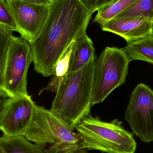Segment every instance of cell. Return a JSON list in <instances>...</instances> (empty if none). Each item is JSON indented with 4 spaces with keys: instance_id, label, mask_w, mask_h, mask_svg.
<instances>
[{
    "instance_id": "obj_17",
    "label": "cell",
    "mask_w": 153,
    "mask_h": 153,
    "mask_svg": "<svg viewBox=\"0 0 153 153\" xmlns=\"http://www.w3.org/2000/svg\"><path fill=\"white\" fill-rule=\"evenodd\" d=\"M0 24L8 29L18 32L15 20L4 4L0 1Z\"/></svg>"
},
{
    "instance_id": "obj_16",
    "label": "cell",
    "mask_w": 153,
    "mask_h": 153,
    "mask_svg": "<svg viewBox=\"0 0 153 153\" xmlns=\"http://www.w3.org/2000/svg\"><path fill=\"white\" fill-rule=\"evenodd\" d=\"M145 17L153 20V0H137L116 18Z\"/></svg>"
},
{
    "instance_id": "obj_18",
    "label": "cell",
    "mask_w": 153,
    "mask_h": 153,
    "mask_svg": "<svg viewBox=\"0 0 153 153\" xmlns=\"http://www.w3.org/2000/svg\"><path fill=\"white\" fill-rule=\"evenodd\" d=\"M116 0H81L84 5L91 13Z\"/></svg>"
},
{
    "instance_id": "obj_14",
    "label": "cell",
    "mask_w": 153,
    "mask_h": 153,
    "mask_svg": "<svg viewBox=\"0 0 153 153\" xmlns=\"http://www.w3.org/2000/svg\"><path fill=\"white\" fill-rule=\"evenodd\" d=\"M72 47V44L57 62L54 69L53 77L50 79L47 86L41 90V92L45 90H49L56 93L59 87L65 82L70 73L69 65Z\"/></svg>"
},
{
    "instance_id": "obj_10",
    "label": "cell",
    "mask_w": 153,
    "mask_h": 153,
    "mask_svg": "<svg viewBox=\"0 0 153 153\" xmlns=\"http://www.w3.org/2000/svg\"><path fill=\"white\" fill-rule=\"evenodd\" d=\"M102 30L120 36L127 42L136 41L153 32V20L145 17L115 18L102 25Z\"/></svg>"
},
{
    "instance_id": "obj_8",
    "label": "cell",
    "mask_w": 153,
    "mask_h": 153,
    "mask_svg": "<svg viewBox=\"0 0 153 153\" xmlns=\"http://www.w3.org/2000/svg\"><path fill=\"white\" fill-rule=\"evenodd\" d=\"M36 104L29 95L4 98L0 107V129L4 135H22L30 123Z\"/></svg>"
},
{
    "instance_id": "obj_4",
    "label": "cell",
    "mask_w": 153,
    "mask_h": 153,
    "mask_svg": "<svg viewBox=\"0 0 153 153\" xmlns=\"http://www.w3.org/2000/svg\"><path fill=\"white\" fill-rule=\"evenodd\" d=\"M84 149L107 153H134L137 144L132 133L118 119L107 122L91 114L75 126Z\"/></svg>"
},
{
    "instance_id": "obj_13",
    "label": "cell",
    "mask_w": 153,
    "mask_h": 153,
    "mask_svg": "<svg viewBox=\"0 0 153 153\" xmlns=\"http://www.w3.org/2000/svg\"><path fill=\"white\" fill-rule=\"evenodd\" d=\"M1 153H45L38 145L32 143L23 135L0 138Z\"/></svg>"
},
{
    "instance_id": "obj_1",
    "label": "cell",
    "mask_w": 153,
    "mask_h": 153,
    "mask_svg": "<svg viewBox=\"0 0 153 153\" xmlns=\"http://www.w3.org/2000/svg\"><path fill=\"white\" fill-rule=\"evenodd\" d=\"M46 22L31 42L34 70L45 77L53 75L57 62L75 40L86 33L91 13L81 0H54Z\"/></svg>"
},
{
    "instance_id": "obj_7",
    "label": "cell",
    "mask_w": 153,
    "mask_h": 153,
    "mask_svg": "<svg viewBox=\"0 0 153 153\" xmlns=\"http://www.w3.org/2000/svg\"><path fill=\"white\" fill-rule=\"evenodd\" d=\"M125 120L143 142H153V90L145 84L137 85L131 94Z\"/></svg>"
},
{
    "instance_id": "obj_15",
    "label": "cell",
    "mask_w": 153,
    "mask_h": 153,
    "mask_svg": "<svg viewBox=\"0 0 153 153\" xmlns=\"http://www.w3.org/2000/svg\"><path fill=\"white\" fill-rule=\"evenodd\" d=\"M137 1L116 0L98 10L93 20L94 22H97L101 26L105 22L116 18Z\"/></svg>"
},
{
    "instance_id": "obj_19",
    "label": "cell",
    "mask_w": 153,
    "mask_h": 153,
    "mask_svg": "<svg viewBox=\"0 0 153 153\" xmlns=\"http://www.w3.org/2000/svg\"><path fill=\"white\" fill-rule=\"evenodd\" d=\"M13 1H20L29 3L49 6L51 4L54 0H13Z\"/></svg>"
},
{
    "instance_id": "obj_3",
    "label": "cell",
    "mask_w": 153,
    "mask_h": 153,
    "mask_svg": "<svg viewBox=\"0 0 153 153\" xmlns=\"http://www.w3.org/2000/svg\"><path fill=\"white\" fill-rule=\"evenodd\" d=\"M96 56L81 69L69 74L52 102L51 110L73 127L90 114Z\"/></svg>"
},
{
    "instance_id": "obj_5",
    "label": "cell",
    "mask_w": 153,
    "mask_h": 153,
    "mask_svg": "<svg viewBox=\"0 0 153 153\" xmlns=\"http://www.w3.org/2000/svg\"><path fill=\"white\" fill-rule=\"evenodd\" d=\"M130 62L123 48L107 47L102 52L94 66L92 106L125 82Z\"/></svg>"
},
{
    "instance_id": "obj_6",
    "label": "cell",
    "mask_w": 153,
    "mask_h": 153,
    "mask_svg": "<svg viewBox=\"0 0 153 153\" xmlns=\"http://www.w3.org/2000/svg\"><path fill=\"white\" fill-rule=\"evenodd\" d=\"M33 62L29 42L24 38L13 39L5 63L0 70V95L4 98L28 94L27 74Z\"/></svg>"
},
{
    "instance_id": "obj_11",
    "label": "cell",
    "mask_w": 153,
    "mask_h": 153,
    "mask_svg": "<svg viewBox=\"0 0 153 153\" xmlns=\"http://www.w3.org/2000/svg\"><path fill=\"white\" fill-rule=\"evenodd\" d=\"M95 55L93 43L87 33L78 37L72 43L70 57L69 72H73L83 67Z\"/></svg>"
},
{
    "instance_id": "obj_12",
    "label": "cell",
    "mask_w": 153,
    "mask_h": 153,
    "mask_svg": "<svg viewBox=\"0 0 153 153\" xmlns=\"http://www.w3.org/2000/svg\"><path fill=\"white\" fill-rule=\"evenodd\" d=\"M127 43L123 49L130 62L141 60L153 65V32L143 38Z\"/></svg>"
},
{
    "instance_id": "obj_2",
    "label": "cell",
    "mask_w": 153,
    "mask_h": 153,
    "mask_svg": "<svg viewBox=\"0 0 153 153\" xmlns=\"http://www.w3.org/2000/svg\"><path fill=\"white\" fill-rule=\"evenodd\" d=\"M75 129L51 110L36 105L31 121L22 135L45 153H89L83 148L81 135Z\"/></svg>"
},
{
    "instance_id": "obj_9",
    "label": "cell",
    "mask_w": 153,
    "mask_h": 153,
    "mask_svg": "<svg viewBox=\"0 0 153 153\" xmlns=\"http://www.w3.org/2000/svg\"><path fill=\"white\" fill-rule=\"evenodd\" d=\"M12 15L18 33L30 43L39 35L49 14V6L13 0H0Z\"/></svg>"
}]
</instances>
